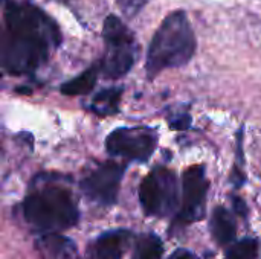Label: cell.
I'll return each instance as SVG.
<instances>
[{
	"label": "cell",
	"instance_id": "cell-13",
	"mask_svg": "<svg viewBox=\"0 0 261 259\" xmlns=\"http://www.w3.org/2000/svg\"><path fill=\"white\" fill-rule=\"evenodd\" d=\"M164 253V243L154 234H142L135 244L133 259H161Z\"/></svg>",
	"mask_w": 261,
	"mask_h": 259
},
{
	"label": "cell",
	"instance_id": "cell-17",
	"mask_svg": "<svg viewBox=\"0 0 261 259\" xmlns=\"http://www.w3.org/2000/svg\"><path fill=\"white\" fill-rule=\"evenodd\" d=\"M234 208H236V212L237 214H240V215H245L246 214V205L239 197H234Z\"/></svg>",
	"mask_w": 261,
	"mask_h": 259
},
{
	"label": "cell",
	"instance_id": "cell-9",
	"mask_svg": "<svg viewBox=\"0 0 261 259\" xmlns=\"http://www.w3.org/2000/svg\"><path fill=\"white\" fill-rule=\"evenodd\" d=\"M40 259H80L76 244L60 232L43 234L35 241Z\"/></svg>",
	"mask_w": 261,
	"mask_h": 259
},
{
	"label": "cell",
	"instance_id": "cell-10",
	"mask_svg": "<svg viewBox=\"0 0 261 259\" xmlns=\"http://www.w3.org/2000/svg\"><path fill=\"white\" fill-rule=\"evenodd\" d=\"M133 234L125 229H116L96 238L92 255L93 259H121L130 246Z\"/></svg>",
	"mask_w": 261,
	"mask_h": 259
},
{
	"label": "cell",
	"instance_id": "cell-4",
	"mask_svg": "<svg viewBox=\"0 0 261 259\" xmlns=\"http://www.w3.org/2000/svg\"><path fill=\"white\" fill-rule=\"evenodd\" d=\"M102 37L106 55L99 64L101 73L106 78L118 79L130 72L138 58L136 38L116 15H109L106 18Z\"/></svg>",
	"mask_w": 261,
	"mask_h": 259
},
{
	"label": "cell",
	"instance_id": "cell-1",
	"mask_svg": "<svg viewBox=\"0 0 261 259\" xmlns=\"http://www.w3.org/2000/svg\"><path fill=\"white\" fill-rule=\"evenodd\" d=\"M58 26L40 8L8 0L3 8L2 66L11 75H26L47 61L60 44Z\"/></svg>",
	"mask_w": 261,
	"mask_h": 259
},
{
	"label": "cell",
	"instance_id": "cell-5",
	"mask_svg": "<svg viewBox=\"0 0 261 259\" xmlns=\"http://www.w3.org/2000/svg\"><path fill=\"white\" fill-rule=\"evenodd\" d=\"M177 179L168 168H154L141 182L139 202L144 212L150 217L170 215L177 208Z\"/></svg>",
	"mask_w": 261,
	"mask_h": 259
},
{
	"label": "cell",
	"instance_id": "cell-14",
	"mask_svg": "<svg viewBox=\"0 0 261 259\" xmlns=\"http://www.w3.org/2000/svg\"><path fill=\"white\" fill-rule=\"evenodd\" d=\"M258 253V241L255 238H243L226 250V259H255Z\"/></svg>",
	"mask_w": 261,
	"mask_h": 259
},
{
	"label": "cell",
	"instance_id": "cell-8",
	"mask_svg": "<svg viewBox=\"0 0 261 259\" xmlns=\"http://www.w3.org/2000/svg\"><path fill=\"white\" fill-rule=\"evenodd\" d=\"M122 177L124 166L121 163L106 162L83 179L81 189L92 202L102 206H110L118 198Z\"/></svg>",
	"mask_w": 261,
	"mask_h": 259
},
{
	"label": "cell",
	"instance_id": "cell-11",
	"mask_svg": "<svg viewBox=\"0 0 261 259\" xmlns=\"http://www.w3.org/2000/svg\"><path fill=\"white\" fill-rule=\"evenodd\" d=\"M210 229L214 241L219 246H226L236 240L237 227H236L234 215L222 206L214 209L210 221Z\"/></svg>",
	"mask_w": 261,
	"mask_h": 259
},
{
	"label": "cell",
	"instance_id": "cell-16",
	"mask_svg": "<svg viewBox=\"0 0 261 259\" xmlns=\"http://www.w3.org/2000/svg\"><path fill=\"white\" fill-rule=\"evenodd\" d=\"M168 259H200L197 255H194L193 252L187 250V249H177Z\"/></svg>",
	"mask_w": 261,
	"mask_h": 259
},
{
	"label": "cell",
	"instance_id": "cell-15",
	"mask_svg": "<svg viewBox=\"0 0 261 259\" xmlns=\"http://www.w3.org/2000/svg\"><path fill=\"white\" fill-rule=\"evenodd\" d=\"M119 96H121V90L118 89L101 92L93 99V110L96 113H113L119 102Z\"/></svg>",
	"mask_w": 261,
	"mask_h": 259
},
{
	"label": "cell",
	"instance_id": "cell-2",
	"mask_svg": "<svg viewBox=\"0 0 261 259\" xmlns=\"http://www.w3.org/2000/svg\"><path fill=\"white\" fill-rule=\"evenodd\" d=\"M196 38L191 23L184 11H176L165 17L151 38L147 52L145 72L150 76L185 66L194 55Z\"/></svg>",
	"mask_w": 261,
	"mask_h": 259
},
{
	"label": "cell",
	"instance_id": "cell-7",
	"mask_svg": "<svg viewBox=\"0 0 261 259\" xmlns=\"http://www.w3.org/2000/svg\"><path fill=\"white\" fill-rule=\"evenodd\" d=\"M156 134L145 127H124L110 133L106 139L109 154L127 160L145 162L156 148Z\"/></svg>",
	"mask_w": 261,
	"mask_h": 259
},
{
	"label": "cell",
	"instance_id": "cell-3",
	"mask_svg": "<svg viewBox=\"0 0 261 259\" xmlns=\"http://www.w3.org/2000/svg\"><path fill=\"white\" fill-rule=\"evenodd\" d=\"M21 214L32 229L43 234L70 229L80 218L73 194L67 188L54 183L34 189L23 200Z\"/></svg>",
	"mask_w": 261,
	"mask_h": 259
},
{
	"label": "cell",
	"instance_id": "cell-12",
	"mask_svg": "<svg viewBox=\"0 0 261 259\" xmlns=\"http://www.w3.org/2000/svg\"><path fill=\"white\" fill-rule=\"evenodd\" d=\"M98 72H101L99 66L96 67H90L86 72H83L80 76L64 82L61 85V93L67 95V96H80V95H86L89 93L93 87L95 82L98 79Z\"/></svg>",
	"mask_w": 261,
	"mask_h": 259
},
{
	"label": "cell",
	"instance_id": "cell-6",
	"mask_svg": "<svg viewBox=\"0 0 261 259\" xmlns=\"http://www.w3.org/2000/svg\"><path fill=\"white\" fill-rule=\"evenodd\" d=\"M208 179L205 168L194 165L184 172L182 177V203L177 211L174 226L185 227L205 217L206 194H208Z\"/></svg>",
	"mask_w": 261,
	"mask_h": 259
}]
</instances>
